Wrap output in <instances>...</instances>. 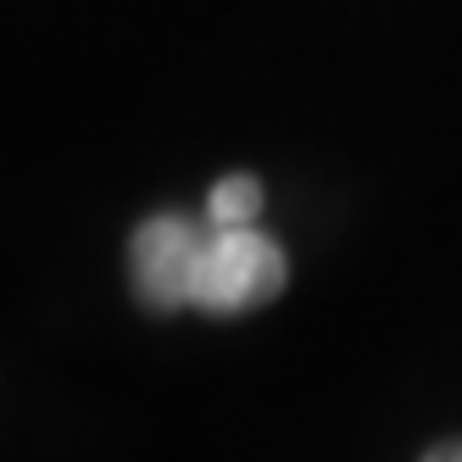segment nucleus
Segmentation results:
<instances>
[{
  "mask_svg": "<svg viewBox=\"0 0 462 462\" xmlns=\"http://www.w3.org/2000/svg\"><path fill=\"white\" fill-rule=\"evenodd\" d=\"M423 462H462V440H446V446H435Z\"/></svg>",
  "mask_w": 462,
  "mask_h": 462,
  "instance_id": "obj_3",
  "label": "nucleus"
},
{
  "mask_svg": "<svg viewBox=\"0 0 462 462\" xmlns=\"http://www.w3.org/2000/svg\"><path fill=\"white\" fill-rule=\"evenodd\" d=\"M207 217H212V223H256V217H262V184H256L251 173L217 179L212 195H207Z\"/></svg>",
  "mask_w": 462,
  "mask_h": 462,
  "instance_id": "obj_2",
  "label": "nucleus"
},
{
  "mask_svg": "<svg viewBox=\"0 0 462 462\" xmlns=\"http://www.w3.org/2000/svg\"><path fill=\"white\" fill-rule=\"evenodd\" d=\"M134 295L151 312H212L240 318L268 307L284 290L290 262L256 223H195L184 212H156L128 240Z\"/></svg>",
  "mask_w": 462,
  "mask_h": 462,
  "instance_id": "obj_1",
  "label": "nucleus"
}]
</instances>
